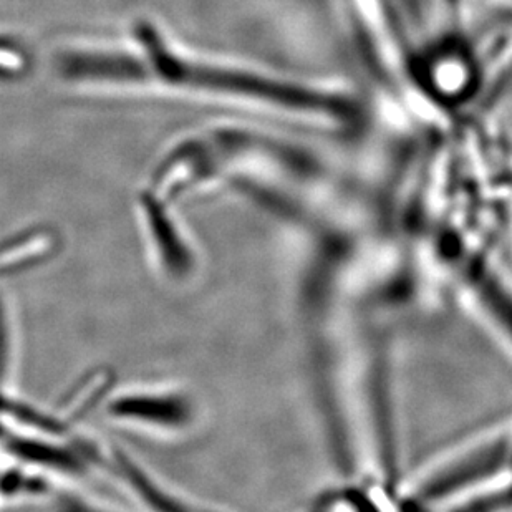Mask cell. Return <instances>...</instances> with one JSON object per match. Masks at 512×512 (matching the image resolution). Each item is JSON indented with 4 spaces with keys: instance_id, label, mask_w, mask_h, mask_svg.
Instances as JSON below:
<instances>
[{
    "instance_id": "cell-1",
    "label": "cell",
    "mask_w": 512,
    "mask_h": 512,
    "mask_svg": "<svg viewBox=\"0 0 512 512\" xmlns=\"http://www.w3.org/2000/svg\"><path fill=\"white\" fill-rule=\"evenodd\" d=\"M55 68L63 80L105 85H145V60L141 55L110 50H65L55 58Z\"/></svg>"
}]
</instances>
